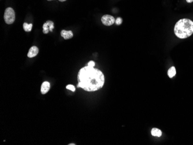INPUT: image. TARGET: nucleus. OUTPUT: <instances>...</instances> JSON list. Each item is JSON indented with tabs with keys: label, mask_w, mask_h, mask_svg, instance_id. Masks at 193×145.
I'll return each mask as SVG.
<instances>
[{
	"label": "nucleus",
	"mask_w": 193,
	"mask_h": 145,
	"mask_svg": "<svg viewBox=\"0 0 193 145\" xmlns=\"http://www.w3.org/2000/svg\"><path fill=\"white\" fill-rule=\"evenodd\" d=\"M176 73V68H175V66L170 67L168 70V75L169 77H170V78L173 77L175 76Z\"/></svg>",
	"instance_id": "nucleus-9"
},
{
	"label": "nucleus",
	"mask_w": 193,
	"mask_h": 145,
	"mask_svg": "<svg viewBox=\"0 0 193 145\" xmlns=\"http://www.w3.org/2000/svg\"><path fill=\"white\" fill-rule=\"evenodd\" d=\"M69 145H75V144L74 143H70V144H68Z\"/></svg>",
	"instance_id": "nucleus-17"
},
{
	"label": "nucleus",
	"mask_w": 193,
	"mask_h": 145,
	"mask_svg": "<svg viewBox=\"0 0 193 145\" xmlns=\"http://www.w3.org/2000/svg\"><path fill=\"white\" fill-rule=\"evenodd\" d=\"M32 24H28L27 23H24L23 24V29L26 32H30L32 29Z\"/></svg>",
	"instance_id": "nucleus-10"
},
{
	"label": "nucleus",
	"mask_w": 193,
	"mask_h": 145,
	"mask_svg": "<svg viewBox=\"0 0 193 145\" xmlns=\"http://www.w3.org/2000/svg\"><path fill=\"white\" fill-rule=\"evenodd\" d=\"M101 21L103 24L106 26H110L114 24L115 19L114 17L109 14H105L101 18Z\"/></svg>",
	"instance_id": "nucleus-4"
},
{
	"label": "nucleus",
	"mask_w": 193,
	"mask_h": 145,
	"mask_svg": "<svg viewBox=\"0 0 193 145\" xmlns=\"http://www.w3.org/2000/svg\"><path fill=\"white\" fill-rule=\"evenodd\" d=\"M61 35L64 39H69L73 37V34L71 31H66L63 29L61 32Z\"/></svg>",
	"instance_id": "nucleus-7"
},
{
	"label": "nucleus",
	"mask_w": 193,
	"mask_h": 145,
	"mask_svg": "<svg viewBox=\"0 0 193 145\" xmlns=\"http://www.w3.org/2000/svg\"><path fill=\"white\" fill-rule=\"evenodd\" d=\"M15 20V13L12 8L6 9L4 13V20L8 24H13Z\"/></svg>",
	"instance_id": "nucleus-3"
},
{
	"label": "nucleus",
	"mask_w": 193,
	"mask_h": 145,
	"mask_svg": "<svg viewBox=\"0 0 193 145\" xmlns=\"http://www.w3.org/2000/svg\"><path fill=\"white\" fill-rule=\"evenodd\" d=\"M66 88L68 89V90H69L73 92H74L75 91V87H74V85H71V84H69V85H67Z\"/></svg>",
	"instance_id": "nucleus-13"
},
{
	"label": "nucleus",
	"mask_w": 193,
	"mask_h": 145,
	"mask_svg": "<svg viewBox=\"0 0 193 145\" xmlns=\"http://www.w3.org/2000/svg\"><path fill=\"white\" fill-rule=\"evenodd\" d=\"M95 64L93 61H90L87 64V65L89 66H91V67H94L95 66Z\"/></svg>",
	"instance_id": "nucleus-15"
},
{
	"label": "nucleus",
	"mask_w": 193,
	"mask_h": 145,
	"mask_svg": "<svg viewBox=\"0 0 193 145\" xmlns=\"http://www.w3.org/2000/svg\"><path fill=\"white\" fill-rule=\"evenodd\" d=\"M122 21H123V20L120 17L117 18V19L115 20V22H116L117 25H120L122 23Z\"/></svg>",
	"instance_id": "nucleus-14"
},
{
	"label": "nucleus",
	"mask_w": 193,
	"mask_h": 145,
	"mask_svg": "<svg viewBox=\"0 0 193 145\" xmlns=\"http://www.w3.org/2000/svg\"><path fill=\"white\" fill-rule=\"evenodd\" d=\"M47 1H52V0H47Z\"/></svg>",
	"instance_id": "nucleus-19"
},
{
	"label": "nucleus",
	"mask_w": 193,
	"mask_h": 145,
	"mask_svg": "<svg viewBox=\"0 0 193 145\" xmlns=\"http://www.w3.org/2000/svg\"><path fill=\"white\" fill-rule=\"evenodd\" d=\"M58 1H61V2H64V1H66V0H58Z\"/></svg>",
	"instance_id": "nucleus-18"
},
{
	"label": "nucleus",
	"mask_w": 193,
	"mask_h": 145,
	"mask_svg": "<svg viewBox=\"0 0 193 145\" xmlns=\"http://www.w3.org/2000/svg\"><path fill=\"white\" fill-rule=\"evenodd\" d=\"M77 81V87H80L88 92H93L103 87L105 76L98 69L87 65L79 70Z\"/></svg>",
	"instance_id": "nucleus-1"
},
{
	"label": "nucleus",
	"mask_w": 193,
	"mask_h": 145,
	"mask_svg": "<svg viewBox=\"0 0 193 145\" xmlns=\"http://www.w3.org/2000/svg\"><path fill=\"white\" fill-rule=\"evenodd\" d=\"M38 52H39V49L36 46H32L28 51V53L27 54V56L29 58L34 57L38 54Z\"/></svg>",
	"instance_id": "nucleus-5"
},
{
	"label": "nucleus",
	"mask_w": 193,
	"mask_h": 145,
	"mask_svg": "<svg viewBox=\"0 0 193 145\" xmlns=\"http://www.w3.org/2000/svg\"><path fill=\"white\" fill-rule=\"evenodd\" d=\"M49 27L47 23H44L43 25V32L44 34H47L49 32Z\"/></svg>",
	"instance_id": "nucleus-11"
},
{
	"label": "nucleus",
	"mask_w": 193,
	"mask_h": 145,
	"mask_svg": "<svg viewBox=\"0 0 193 145\" xmlns=\"http://www.w3.org/2000/svg\"><path fill=\"white\" fill-rule=\"evenodd\" d=\"M186 1L188 2V3H191L193 2V0H186Z\"/></svg>",
	"instance_id": "nucleus-16"
},
{
	"label": "nucleus",
	"mask_w": 193,
	"mask_h": 145,
	"mask_svg": "<svg viewBox=\"0 0 193 145\" xmlns=\"http://www.w3.org/2000/svg\"><path fill=\"white\" fill-rule=\"evenodd\" d=\"M47 24H48L49 27V30L50 31L52 32L53 31V29L54 28V23L50 20H48L46 21Z\"/></svg>",
	"instance_id": "nucleus-12"
},
{
	"label": "nucleus",
	"mask_w": 193,
	"mask_h": 145,
	"mask_svg": "<svg viewBox=\"0 0 193 145\" xmlns=\"http://www.w3.org/2000/svg\"><path fill=\"white\" fill-rule=\"evenodd\" d=\"M50 83L48 81H44L41 85V89L40 91L42 94H46L50 90Z\"/></svg>",
	"instance_id": "nucleus-6"
},
{
	"label": "nucleus",
	"mask_w": 193,
	"mask_h": 145,
	"mask_svg": "<svg viewBox=\"0 0 193 145\" xmlns=\"http://www.w3.org/2000/svg\"><path fill=\"white\" fill-rule=\"evenodd\" d=\"M151 133L153 136H157V137H160L162 135L161 131L157 128H153L151 131Z\"/></svg>",
	"instance_id": "nucleus-8"
},
{
	"label": "nucleus",
	"mask_w": 193,
	"mask_h": 145,
	"mask_svg": "<svg viewBox=\"0 0 193 145\" xmlns=\"http://www.w3.org/2000/svg\"><path fill=\"white\" fill-rule=\"evenodd\" d=\"M174 32L176 36L180 39H185L193 34V21L188 18L179 20L175 24Z\"/></svg>",
	"instance_id": "nucleus-2"
}]
</instances>
